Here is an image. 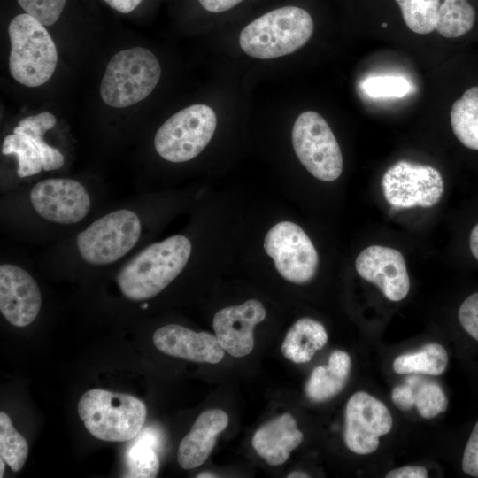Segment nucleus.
I'll return each mask as SVG.
<instances>
[{
  "mask_svg": "<svg viewBox=\"0 0 478 478\" xmlns=\"http://www.w3.org/2000/svg\"><path fill=\"white\" fill-rule=\"evenodd\" d=\"M104 191L76 178L47 177L4 193L1 224L19 238L55 243L104 209Z\"/></svg>",
  "mask_w": 478,
  "mask_h": 478,
  "instance_id": "nucleus-1",
  "label": "nucleus"
},
{
  "mask_svg": "<svg viewBox=\"0 0 478 478\" xmlns=\"http://www.w3.org/2000/svg\"><path fill=\"white\" fill-rule=\"evenodd\" d=\"M147 228L146 204L137 196L104 208L78 231L53 243L41 262L80 270L113 268L143 247Z\"/></svg>",
  "mask_w": 478,
  "mask_h": 478,
  "instance_id": "nucleus-2",
  "label": "nucleus"
},
{
  "mask_svg": "<svg viewBox=\"0 0 478 478\" xmlns=\"http://www.w3.org/2000/svg\"><path fill=\"white\" fill-rule=\"evenodd\" d=\"M192 251V243L184 235L146 244L113 267L115 284L124 298L146 304L183 272Z\"/></svg>",
  "mask_w": 478,
  "mask_h": 478,
  "instance_id": "nucleus-3",
  "label": "nucleus"
},
{
  "mask_svg": "<svg viewBox=\"0 0 478 478\" xmlns=\"http://www.w3.org/2000/svg\"><path fill=\"white\" fill-rule=\"evenodd\" d=\"M313 28L307 11L287 5L267 12L245 26L240 33L239 44L250 57L276 58L303 47L312 37Z\"/></svg>",
  "mask_w": 478,
  "mask_h": 478,
  "instance_id": "nucleus-4",
  "label": "nucleus"
},
{
  "mask_svg": "<svg viewBox=\"0 0 478 478\" xmlns=\"http://www.w3.org/2000/svg\"><path fill=\"white\" fill-rule=\"evenodd\" d=\"M78 413L87 430L96 438L124 442L141 432L147 409L142 400L132 395L93 389L81 397Z\"/></svg>",
  "mask_w": 478,
  "mask_h": 478,
  "instance_id": "nucleus-5",
  "label": "nucleus"
},
{
  "mask_svg": "<svg viewBox=\"0 0 478 478\" xmlns=\"http://www.w3.org/2000/svg\"><path fill=\"white\" fill-rule=\"evenodd\" d=\"M11 42L9 71L19 83L39 87L55 72L58 52L55 43L42 25L33 16H15L8 27Z\"/></svg>",
  "mask_w": 478,
  "mask_h": 478,
  "instance_id": "nucleus-6",
  "label": "nucleus"
},
{
  "mask_svg": "<svg viewBox=\"0 0 478 478\" xmlns=\"http://www.w3.org/2000/svg\"><path fill=\"white\" fill-rule=\"evenodd\" d=\"M160 75V64L148 49L137 46L119 51L107 64L101 98L114 108L135 104L153 91Z\"/></svg>",
  "mask_w": 478,
  "mask_h": 478,
  "instance_id": "nucleus-7",
  "label": "nucleus"
},
{
  "mask_svg": "<svg viewBox=\"0 0 478 478\" xmlns=\"http://www.w3.org/2000/svg\"><path fill=\"white\" fill-rule=\"evenodd\" d=\"M217 118L208 105L186 107L165 121L154 136V148L163 159L183 163L198 156L212 138Z\"/></svg>",
  "mask_w": 478,
  "mask_h": 478,
  "instance_id": "nucleus-8",
  "label": "nucleus"
},
{
  "mask_svg": "<svg viewBox=\"0 0 478 478\" xmlns=\"http://www.w3.org/2000/svg\"><path fill=\"white\" fill-rule=\"evenodd\" d=\"M295 153L315 178L323 181L338 179L343 160L340 146L325 119L314 111L302 112L291 133Z\"/></svg>",
  "mask_w": 478,
  "mask_h": 478,
  "instance_id": "nucleus-9",
  "label": "nucleus"
},
{
  "mask_svg": "<svg viewBox=\"0 0 478 478\" xmlns=\"http://www.w3.org/2000/svg\"><path fill=\"white\" fill-rule=\"evenodd\" d=\"M264 249L285 280L305 284L315 276L319 266L318 252L297 224L281 221L273 226L265 236Z\"/></svg>",
  "mask_w": 478,
  "mask_h": 478,
  "instance_id": "nucleus-10",
  "label": "nucleus"
},
{
  "mask_svg": "<svg viewBox=\"0 0 478 478\" xmlns=\"http://www.w3.org/2000/svg\"><path fill=\"white\" fill-rule=\"evenodd\" d=\"M382 187L385 199L394 208H428L440 201L444 181L431 166L400 160L384 173Z\"/></svg>",
  "mask_w": 478,
  "mask_h": 478,
  "instance_id": "nucleus-11",
  "label": "nucleus"
},
{
  "mask_svg": "<svg viewBox=\"0 0 478 478\" xmlns=\"http://www.w3.org/2000/svg\"><path fill=\"white\" fill-rule=\"evenodd\" d=\"M393 420L387 406L364 391L354 393L345 408L343 440L356 454L366 455L379 447V438L389 434Z\"/></svg>",
  "mask_w": 478,
  "mask_h": 478,
  "instance_id": "nucleus-12",
  "label": "nucleus"
},
{
  "mask_svg": "<svg viewBox=\"0 0 478 478\" xmlns=\"http://www.w3.org/2000/svg\"><path fill=\"white\" fill-rule=\"evenodd\" d=\"M16 260L0 265V312L12 325L31 324L42 307V294L34 276Z\"/></svg>",
  "mask_w": 478,
  "mask_h": 478,
  "instance_id": "nucleus-13",
  "label": "nucleus"
},
{
  "mask_svg": "<svg viewBox=\"0 0 478 478\" xmlns=\"http://www.w3.org/2000/svg\"><path fill=\"white\" fill-rule=\"evenodd\" d=\"M355 268L360 277L374 284L390 301L403 300L410 289L405 260L396 249L371 245L357 257Z\"/></svg>",
  "mask_w": 478,
  "mask_h": 478,
  "instance_id": "nucleus-14",
  "label": "nucleus"
},
{
  "mask_svg": "<svg viewBox=\"0 0 478 478\" xmlns=\"http://www.w3.org/2000/svg\"><path fill=\"white\" fill-rule=\"evenodd\" d=\"M266 316V308L256 299L218 311L212 326L219 343L233 357L250 354L254 347L253 329Z\"/></svg>",
  "mask_w": 478,
  "mask_h": 478,
  "instance_id": "nucleus-15",
  "label": "nucleus"
},
{
  "mask_svg": "<svg viewBox=\"0 0 478 478\" xmlns=\"http://www.w3.org/2000/svg\"><path fill=\"white\" fill-rule=\"evenodd\" d=\"M152 340L163 353L192 362L217 364L224 356L216 335L195 332L178 324L160 327L154 332Z\"/></svg>",
  "mask_w": 478,
  "mask_h": 478,
  "instance_id": "nucleus-16",
  "label": "nucleus"
},
{
  "mask_svg": "<svg viewBox=\"0 0 478 478\" xmlns=\"http://www.w3.org/2000/svg\"><path fill=\"white\" fill-rule=\"evenodd\" d=\"M227 424L228 416L224 411L210 409L203 412L180 443L179 466L185 470L201 466L210 456L218 435Z\"/></svg>",
  "mask_w": 478,
  "mask_h": 478,
  "instance_id": "nucleus-17",
  "label": "nucleus"
},
{
  "mask_svg": "<svg viewBox=\"0 0 478 478\" xmlns=\"http://www.w3.org/2000/svg\"><path fill=\"white\" fill-rule=\"evenodd\" d=\"M302 440L295 418L286 412L262 425L252 437V446L268 465L280 466Z\"/></svg>",
  "mask_w": 478,
  "mask_h": 478,
  "instance_id": "nucleus-18",
  "label": "nucleus"
},
{
  "mask_svg": "<svg viewBox=\"0 0 478 478\" xmlns=\"http://www.w3.org/2000/svg\"><path fill=\"white\" fill-rule=\"evenodd\" d=\"M351 367L349 354L334 351L326 366L315 367L305 384V394L313 402H324L338 395L345 387Z\"/></svg>",
  "mask_w": 478,
  "mask_h": 478,
  "instance_id": "nucleus-19",
  "label": "nucleus"
},
{
  "mask_svg": "<svg viewBox=\"0 0 478 478\" xmlns=\"http://www.w3.org/2000/svg\"><path fill=\"white\" fill-rule=\"evenodd\" d=\"M328 342L324 326L311 318H301L289 329L281 350L283 356L297 364L309 362Z\"/></svg>",
  "mask_w": 478,
  "mask_h": 478,
  "instance_id": "nucleus-20",
  "label": "nucleus"
},
{
  "mask_svg": "<svg viewBox=\"0 0 478 478\" xmlns=\"http://www.w3.org/2000/svg\"><path fill=\"white\" fill-rule=\"evenodd\" d=\"M57 122L56 117L48 112L22 119L13 128L28 136L38 147L43 160L44 172L61 169L65 165V157L57 148L50 145L44 135Z\"/></svg>",
  "mask_w": 478,
  "mask_h": 478,
  "instance_id": "nucleus-21",
  "label": "nucleus"
},
{
  "mask_svg": "<svg viewBox=\"0 0 478 478\" xmlns=\"http://www.w3.org/2000/svg\"><path fill=\"white\" fill-rule=\"evenodd\" d=\"M451 125L457 139L478 150V86L466 89L451 110Z\"/></svg>",
  "mask_w": 478,
  "mask_h": 478,
  "instance_id": "nucleus-22",
  "label": "nucleus"
},
{
  "mask_svg": "<svg viewBox=\"0 0 478 478\" xmlns=\"http://www.w3.org/2000/svg\"><path fill=\"white\" fill-rule=\"evenodd\" d=\"M449 357L444 347L436 343L424 345L420 350L399 355L393 362L398 374H442L448 365Z\"/></svg>",
  "mask_w": 478,
  "mask_h": 478,
  "instance_id": "nucleus-23",
  "label": "nucleus"
},
{
  "mask_svg": "<svg viewBox=\"0 0 478 478\" xmlns=\"http://www.w3.org/2000/svg\"><path fill=\"white\" fill-rule=\"evenodd\" d=\"M1 152L14 156L17 162L16 176L26 180L44 172L42 154L35 143L26 135L14 132L7 135L2 143Z\"/></svg>",
  "mask_w": 478,
  "mask_h": 478,
  "instance_id": "nucleus-24",
  "label": "nucleus"
},
{
  "mask_svg": "<svg viewBox=\"0 0 478 478\" xmlns=\"http://www.w3.org/2000/svg\"><path fill=\"white\" fill-rule=\"evenodd\" d=\"M475 12L467 0H444L439 5L436 30L445 38H457L469 32Z\"/></svg>",
  "mask_w": 478,
  "mask_h": 478,
  "instance_id": "nucleus-25",
  "label": "nucleus"
},
{
  "mask_svg": "<svg viewBox=\"0 0 478 478\" xmlns=\"http://www.w3.org/2000/svg\"><path fill=\"white\" fill-rule=\"evenodd\" d=\"M158 439L153 431L144 430L127 452V477H156L159 460L155 451Z\"/></svg>",
  "mask_w": 478,
  "mask_h": 478,
  "instance_id": "nucleus-26",
  "label": "nucleus"
},
{
  "mask_svg": "<svg viewBox=\"0 0 478 478\" xmlns=\"http://www.w3.org/2000/svg\"><path fill=\"white\" fill-rule=\"evenodd\" d=\"M407 27L414 33L427 35L436 30L439 0H395Z\"/></svg>",
  "mask_w": 478,
  "mask_h": 478,
  "instance_id": "nucleus-27",
  "label": "nucleus"
},
{
  "mask_svg": "<svg viewBox=\"0 0 478 478\" xmlns=\"http://www.w3.org/2000/svg\"><path fill=\"white\" fill-rule=\"evenodd\" d=\"M0 455L13 472H19L28 455L26 439L14 428L4 412H0Z\"/></svg>",
  "mask_w": 478,
  "mask_h": 478,
  "instance_id": "nucleus-28",
  "label": "nucleus"
},
{
  "mask_svg": "<svg viewBox=\"0 0 478 478\" xmlns=\"http://www.w3.org/2000/svg\"><path fill=\"white\" fill-rule=\"evenodd\" d=\"M414 389L415 406L421 417L432 419L447 410V397L437 383L416 377Z\"/></svg>",
  "mask_w": 478,
  "mask_h": 478,
  "instance_id": "nucleus-29",
  "label": "nucleus"
},
{
  "mask_svg": "<svg viewBox=\"0 0 478 478\" xmlns=\"http://www.w3.org/2000/svg\"><path fill=\"white\" fill-rule=\"evenodd\" d=\"M362 90L370 97H403L412 84L403 76H371L362 82Z\"/></svg>",
  "mask_w": 478,
  "mask_h": 478,
  "instance_id": "nucleus-30",
  "label": "nucleus"
},
{
  "mask_svg": "<svg viewBox=\"0 0 478 478\" xmlns=\"http://www.w3.org/2000/svg\"><path fill=\"white\" fill-rule=\"evenodd\" d=\"M26 13L44 26L53 25L59 18L67 0H17Z\"/></svg>",
  "mask_w": 478,
  "mask_h": 478,
  "instance_id": "nucleus-31",
  "label": "nucleus"
},
{
  "mask_svg": "<svg viewBox=\"0 0 478 478\" xmlns=\"http://www.w3.org/2000/svg\"><path fill=\"white\" fill-rule=\"evenodd\" d=\"M458 320L465 334L478 344V291L466 297L461 303Z\"/></svg>",
  "mask_w": 478,
  "mask_h": 478,
  "instance_id": "nucleus-32",
  "label": "nucleus"
},
{
  "mask_svg": "<svg viewBox=\"0 0 478 478\" xmlns=\"http://www.w3.org/2000/svg\"><path fill=\"white\" fill-rule=\"evenodd\" d=\"M461 469L466 476L478 478V420L474 425L465 444Z\"/></svg>",
  "mask_w": 478,
  "mask_h": 478,
  "instance_id": "nucleus-33",
  "label": "nucleus"
},
{
  "mask_svg": "<svg viewBox=\"0 0 478 478\" xmlns=\"http://www.w3.org/2000/svg\"><path fill=\"white\" fill-rule=\"evenodd\" d=\"M415 379L408 377L405 384L396 386L391 392L392 402L400 410L407 411L415 405Z\"/></svg>",
  "mask_w": 478,
  "mask_h": 478,
  "instance_id": "nucleus-34",
  "label": "nucleus"
},
{
  "mask_svg": "<svg viewBox=\"0 0 478 478\" xmlns=\"http://www.w3.org/2000/svg\"><path fill=\"white\" fill-rule=\"evenodd\" d=\"M386 478H426L428 471L421 466H406L387 473Z\"/></svg>",
  "mask_w": 478,
  "mask_h": 478,
  "instance_id": "nucleus-35",
  "label": "nucleus"
},
{
  "mask_svg": "<svg viewBox=\"0 0 478 478\" xmlns=\"http://www.w3.org/2000/svg\"><path fill=\"white\" fill-rule=\"evenodd\" d=\"M201 6L209 12L220 13L228 11L243 0H197Z\"/></svg>",
  "mask_w": 478,
  "mask_h": 478,
  "instance_id": "nucleus-36",
  "label": "nucleus"
},
{
  "mask_svg": "<svg viewBox=\"0 0 478 478\" xmlns=\"http://www.w3.org/2000/svg\"><path fill=\"white\" fill-rule=\"evenodd\" d=\"M110 7L121 12L128 13L135 10L143 0H104Z\"/></svg>",
  "mask_w": 478,
  "mask_h": 478,
  "instance_id": "nucleus-37",
  "label": "nucleus"
},
{
  "mask_svg": "<svg viewBox=\"0 0 478 478\" xmlns=\"http://www.w3.org/2000/svg\"><path fill=\"white\" fill-rule=\"evenodd\" d=\"M469 247L473 256L478 261V223L473 227L470 233Z\"/></svg>",
  "mask_w": 478,
  "mask_h": 478,
  "instance_id": "nucleus-38",
  "label": "nucleus"
},
{
  "mask_svg": "<svg viewBox=\"0 0 478 478\" xmlns=\"http://www.w3.org/2000/svg\"><path fill=\"white\" fill-rule=\"evenodd\" d=\"M289 478H305L309 477V475L306 473H304L302 471H295L291 472L288 474Z\"/></svg>",
  "mask_w": 478,
  "mask_h": 478,
  "instance_id": "nucleus-39",
  "label": "nucleus"
},
{
  "mask_svg": "<svg viewBox=\"0 0 478 478\" xmlns=\"http://www.w3.org/2000/svg\"><path fill=\"white\" fill-rule=\"evenodd\" d=\"M197 478H212V477H216V475L210 472H202V473H199L197 475Z\"/></svg>",
  "mask_w": 478,
  "mask_h": 478,
  "instance_id": "nucleus-40",
  "label": "nucleus"
},
{
  "mask_svg": "<svg viewBox=\"0 0 478 478\" xmlns=\"http://www.w3.org/2000/svg\"><path fill=\"white\" fill-rule=\"evenodd\" d=\"M4 460L3 458H0V477L4 476Z\"/></svg>",
  "mask_w": 478,
  "mask_h": 478,
  "instance_id": "nucleus-41",
  "label": "nucleus"
}]
</instances>
